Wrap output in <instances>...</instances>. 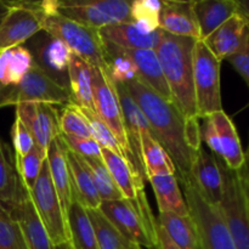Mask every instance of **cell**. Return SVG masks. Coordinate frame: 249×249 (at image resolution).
<instances>
[{
	"instance_id": "cell-42",
	"label": "cell",
	"mask_w": 249,
	"mask_h": 249,
	"mask_svg": "<svg viewBox=\"0 0 249 249\" xmlns=\"http://www.w3.org/2000/svg\"><path fill=\"white\" fill-rule=\"evenodd\" d=\"M11 139L15 150V158L24 157L36 147V142L31 131L17 116H15V122L12 124Z\"/></svg>"
},
{
	"instance_id": "cell-20",
	"label": "cell",
	"mask_w": 249,
	"mask_h": 249,
	"mask_svg": "<svg viewBox=\"0 0 249 249\" xmlns=\"http://www.w3.org/2000/svg\"><path fill=\"white\" fill-rule=\"evenodd\" d=\"M162 33V29L146 32L134 22L111 24L99 29L102 40L125 50H156Z\"/></svg>"
},
{
	"instance_id": "cell-4",
	"label": "cell",
	"mask_w": 249,
	"mask_h": 249,
	"mask_svg": "<svg viewBox=\"0 0 249 249\" xmlns=\"http://www.w3.org/2000/svg\"><path fill=\"white\" fill-rule=\"evenodd\" d=\"M36 12L40 18L43 31L61 39L74 55L87 61L92 67L105 68L106 50H105L104 40L100 36L97 29L83 26L78 22L62 16L58 12L53 14Z\"/></svg>"
},
{
	"instance_id": "cell-45",
	"label": "cell",
	"mask_w": 249,
	"mask_h": 249,
	"mask_svg": "<svg viewBox=\"0 0 249 249\" xmlns=\"http://www.w3.org/2000/svg\"><path fill=\"white\" fill-rule=\"evenodd\" d=\"M236 173H237L241 189H242L243 195H245V198L246 201H247L249 208V143L247 151L245 152V160H243L242 167H241Z\"/></svg>"
},
{
	"instance_id": "cell-26",
	"label": "cell",
	"mask_w": 249,
	"mask_h": 249,
	"mask_svg": "<svg viewBox=\"0 0 249 249\" xmlns=\"http://www.w3.org/2000/svg\"><path fill=\"white\" fill-rule=\"evenodd\" d=\"M92 66L72 53L68 66V90L73 105L79 108L95 111L92 100Z\"/></svg>"
},
{
	"instance_id": "cell-11",
	"label": "cell",
	"mask_w": 249,
	"mask_h": 249,
	"mask_svg": "<svg viewBox=\"0 0 249 249\" xmlns=\"http://www.w3.org/2000/svg\"><path fill=\"white\" fill-rule=\"evenodd\" d=\"M34 209L45 228L53 246L70 242L71 236L63 209L50 179L48 163H44L40 175L33 189L28 192Z\"/></svg>"
},
{
	"instance_id": "cell-33",
	"label": "cell",
	"mask_w": 249,
	"mask_h": 249,
	"mask_svg": "<svg viewBox=\"0 0 249 249\" xmlns=\"http://www.w3.org/2000/svg\"><path fill=\"white\" fill-rule=\"evenodd\" d=\"M24 191L15 160L12 162L10 148L0 138V206L9 207L14 204Z\"/></svg>"
},
{
	"instance_id": "cell-24",
	"label": "cell",
	"mask_w": 249,
	"mask_h": 249,
	"mask_svg": "<svg viewBox=\"0 0 249 249\" xmlns=\"http://www.w3.org/2000/svg\"><path fill=\"white\" fill-rule=\"evenodd\" d=\"M67 160L73 197H75L87 209H99L102 201L97 194L94 180L89 168L85 164L84 158L67 147Z\"/></svg>"
},
{
	"instance_id": "cell-18",
	"label": "cell",
	"mask_w": 249,
	"mask_h": 249,
	"mask_svg": "<svg viewBox=\"0 0 249 249\" xmlns=\"http://www.w3.org/2000/svg\"><path fill=\"white\" fill-rule=\"evenodd\" d=\"M2 207V206H1ZM21 226L24 241L28 249H55L45 228L41 224L28 192L9 207H2Z\"/></svg>"
},
{
	"instance_id": "cell-10",
	"label": "cell",
	"mask_w": 249,
	"mask_h": 249,
	"mask_svg": "<svg viewBox=\"0 0 249 249\" xmlns=\"http://www.w3.org/2000/svg\"><path fill=\"white\" fill-rule=\"evenodd\" d=\"M57 12L72 21L94 29L130 22L128 0H63L57 1Z\"/></svg>"
},
{
	"instance_id": "cell-22",
	"label": "cell",
	"mask_w": 249,
	"mask_h": 249,
	"mask_svg": "<svg viewBox=\"0 0 249 249\" xmlns=\"http://www.w3.org/2000/svg\"><path fill=\"white\" fill-rule=\"evenodd\" d=\"M160 29L172 36L201 40L194 11V1H163Z\"/></svg>"
},
{
	"instance_id": "cell-13",
	"label": "cell",
	"mask_w": 249,
	"mask_h": 249,
	"mask_svg": "<svg viewBox=\"0 0 249 249\" xmlns=\"http://www.w3.org/2000/svg\"><path fill=\"white\" fill-rule=\"evenodd\" d=\"M33 58V65L61 87L68 89V66L72 51L61 39L40 31L24 44Z\"/></svg>"
},
{
	"instance_id": "cell-30",
	"label": "cell",
	"mask_w": 249,
	"mask_h": 249,
	"mask_svg": "<svg viewBox=\"0 0 249 249\" xmlns=\"http://www.w3.org/2000/svg\"><path fill=\"white\" fill-rule=\"evenodd\" d=\"M67 225L74 249H100L88 209L75 197L68 209Z\"/></svg>"
},
{
	"instance_id": "cell-16",
	"label": "cell",
	"mask_w": 249,
	"mask_h": 249,
	"mask_svg": "<svg viewBox=\"0 0 249 249\" xmlns=\"http://www.w3.org/2000/svg\"><path fill=\"white\" fill-rule=\"evenodd\" d=\"M118 91L119 102H121L122 113H123L124 126H125L126 139H128L129 148L135 162L136 172L141 179L145 181L146 175L142 163V152H141V140L145 131L151 130L146 117L138 106L130 92L126 89L125 84H116Z\"/></svg>"
},
{
	"instance_id": "cell-1",
	"label": "cell",
	"mask_w": 249,
	"mask_h": 249,
	"mask_svg": "<svg viewBox=\"0 0 249 249\" xmlns=\"http://www.w3.org/2000/svg\"><path fill=\"white\" fill-rule=\"evenodd\" d=\"M125 87L147 119L152 135L172 158L179 182L191 179L192 163L197 152L190 147L187 140L189 119L173 102L163 99L141 80H133Z\"/></svg>"
},
{
	"instance_id": "cell-14",
	"label": "cell",
	"mask_w": 249,
	"mask_h": 249,
	"mask_svg": "<svg viewBox=\"0 0 249 249\" xmlns=\"http://www.w3.org/2000/svg\"><path fill=\"white\" fill-rule=\"evenodd\" d=\"M10 9L0 23V53L24 45L32 36L43 31L38 14L29 2L9 1Z\"/></svg>"
},
{
	"instance_id": "cell-34",
	"label": "cell",
	"mask_w": 249,
	"mask_h": 249,
	"mask_svg": "<svg viewBox=\"0 0 249 249\" xmlns=\"http://www.w3.org/2000/svg\"><path fill=\"white\" fill-rule=\"evenodd\" d=\"M100 249H141L136 243L124 237L118 229L99 209H88Z\"/></svg>"
},
{
	"instance_id": "cell-32",
	"label": "cell",
	"mask_w": 249,
	"mask_h": 249,
	"mask_svg": "<svg viewBox=\"0 0 249 249\" xmlns=\"http://www.w3.org/2000/svg\"><path fill=\"white\" fill-rule=\"evenodd\" d=\"M141 152L146 179L168 174L177 175V169L172 158L162 145L156 140L151 130L143 133L141 140Z\"/></svg>"
},
{
	"instance_id": "cell-12",
	"label": "cell",
	"mask_w": 249,
	"mask_h": 249,
	"mask_svg": "<svg viewBox=\"0 0 249 249\" xmlns=\"http://www.w3.org/2000/svg\"><path fill=\"white\" fill-rule=\"evenodd\" d=\"M202 121V140L229 169L237 172L243 164L245 152L233 122L224 109L204 117Z\"/></svg>"
},
{
	"instance_id": "cell-50",
	"label": "cell",
	"mask_w": 249,
	"mask_h": 249,
	"mask_svg": "<svg viewBox=\"0 0 249 249\" xmlns=\"http://www.w3.org/2000/svg\"><path fill=\"white\" fill-rule=\"evenodd\" d=\"M141 249H142V248H141Z\"/></svg>"
},
{
	"instance_id": "cell-38",
	"label": "cell",
	"mask_w": 249,
	"mask_h": 249,
	"mask_svg": "<svg viewBox=\"0 0 249 249\" xmlns=\"http://www.w3.org/2000/svg\"><path fill=\"white\" fill-rule=\"evenodd\" d=\"M163 2L158 0H134L130 1V22L146 32L160 29V11Z\"/></svg>"
},
{
	"instance_id": "cell-40",
	"label": "cell",
	"mask_w": 249,
	"mask_h": 249,
	"mask_svg": "<svg viewBox=\"0 0 249 249\" xmlns=\"http://www.w3.org/2000/svg\"><path fill=\"white\" fill-rule=\"evenodd\" d=\"M80 109L83 111L88 123H89L91 138L99 143L100 147L106 148V150L112 151V152L124 157L123 150H122L121 145H119V142L117 141V139L114 138L113 133H112L111 129L106 125V123H105L99 116H97L96 112L89 111V109H84V108H80Z\"/></svg>"
},
{
	"instance_id": "cell-39",
	"label": "cell",
	"mask_w": 249,
	"mask_h": 249,
	"mask_svg": "<svg viewBox=\"0 0 249 249\" xmlns=\"http://www.w3.org/2000/svg\"><path fill=\"white\" fill-rule=\"evenodd\" d=\"M61 134L74 138H91L90 126L82 109L71 104L58 112Z\"/></svg>"
},
{
	"instance_id": "cell-44",
	"label": "cell",
	"mask_w": 249,
	"mask_h": 249,
	"mask_svg": "<svg viewBox=\"0 0 249 249\" xmlns=\"http://www.w3.org/2000/svg\"><path fill=\"white\" fill-rule=\"evenodd\" d=\"M226 61L235 68L236 72L243 78L249 88V43L242 51L232 55Z\"/></svg>"
},
{
	"instance_id": "cell-37",
	"label": "cell",
	"mask_w": 249,
	"mask_h": 249,
	"mask_svg": "<svg viewBox=\"0 0 249 249\" xmlns=\"http://www.w3.org/2000/svg\"><path fill=\"white\" fill-rule=\"evenodd\" d=\"M45 160L46 152L41 151L36 146L24 157L15 158L17 174H18L19 180H21L22 186L24 187L27 192L31 191L34 185H36Z\"/></svg>"
},
{
	"instance_id": "cell-7",
	"label": "cell",
	"mask_w": 249,
	"mask_h": 249,
	"mask_svg": "<svg viewBox=\"0 0 249 249\" xmlns=\"http://www.w3.org/2000/svg\"><path fill=\"white\" fill-rule=\"evenodd\" d=\"M29 102L62 107L73 104L70 90L61 87L34 65L18 84L0 90V108L16 107L17 105Z\"/></svg>"
},
{
	"instance_id": "cell-41",
	"label": "cell",
	"mask_w": 249,
	"mask_h": 249,
	"mask_svg": "<svg viewBox=\"0 0 249 249\" xmlns=\"http://www.w3.org/2000/svg\"><path fill=\"white\" fill-rule=\"evenodd\" d=\"M0 249H28L21 226L0 206Z\"/></svg>"
},
{
	"instance_id": "cell-46",
	"label": "cell",
	"mask_w": 249,
	"mask_h": 249,
	"mask_svg": "<svg viewBox=\"0 0 249 249\" xmlns=\"http://www.w3.org/2000/svg\"><path fill=\"white\" fill-rule=\"evenodd\" d=\"M156 236H157V243H156L155 249H180L170 240L162 226L157 223V219H156Z\"/></svg>"
},
{
	"instance_id": "cell-43",
	"label": "cell",
	"mask_w": 249,
	"mask_h": 249,
	"mask_svg": "<svg viewBox=\"0 0 249 249\" xmlns=\"http://www.w3.org/2000/svg\"><path fill=\"white\" fill-rule=\"evenodd\" d=\"M66 146L77 155L84 158H100L101 147L92 138H74V136L62 135Z\"/></svg>"
},
{
	"instance_id": "cell-29",
	"label": "cell",
	"mask_w": 249,
	"mask_h": 249,
	"mask_svg": "<svg viewBox=\"0 0 249 249\" xmlns=\"http://www.w3.org/2000/svg\"><path fill=\"white\" fill-rule=\"evenodd\" d=\"M33 66L31 53L24 45L0 53V90L18 84Z\"/></svg>"
},
{
	"instance_id": "cell-48",
	"label": "cell",
	"mask_w": 249,
	"mask_h": 249,
	"mask_svg": "<svg viewBox=\"0 0 249 249\" xmlns=\"http://www.w3.org/2000/svg\"><path fill=\"white\" fill-rule=\"evenodd\" d=\"M9 9H10L9 1H2V0H0V23H1V21L4 19L5 15L7 14Z\"/></svg>"
},
{
	"instance_id": "cell-31",
	"label": "cell",
	"mask_w": 249,
	"mask_h": 249,
	"mask_svg": "<svg viewBox=\"0 0 249 249\" xmlns=\"http://www.w3.org/2000/svg\"><path fill=\"white\" fill-rule=\"evenodd\" d=\"M157 223L180 249H199L197 229L191 215L160 213Z\"/></svg>"
},
{
	"instance_id": "cell-28",
	"label": "cell",
	"mask_w": 249,
	"mask_h": 249,
	"mask_svg": "<svg viewBox=\"0 0 249 249\" xmlns=\"http://www.w3.org/2000/svg\"><path fill=\"white\" fill-rule=\"evenodd\" d=\"M147 180L155 192L160 213L189 215V208L180 189L177 175H160V177H152Z\"/></svg>"
},
{
	"instance_id": "cell-17",
	"label": "cell",
	"mask_w": 249,
	"mask_h": 249,
	"mask_svg": "<svg viewBox=\"0 0 249 249\" xmlns=\"http://www.w3.org/2000/svg\"><path fill=\"white\" fill-rule=\"evenodd\" d=\"M203 41L219 61L228 60L242 51L249 43V24L236 12Z\"/></svg>"
},
{
	"instance_id": "cell-3",
	"label": "cell",
	"mask_w": 249,
	"mask_h": 249,
	"mask_svg": "<svg viewBox=\"0 0 249 249\" xmlns=\"http://www.w3.org/2000/svg\"><path fill=\"white\" fill-rule=\"evenodd\" d=\"M100 211L129 241L142 249L156 248V218L148 204L145 190L139 192L133 199L102 201Z\"/></svg>"
},
{
	"instance_id": "cell-35",
	"label": "cell",
	"mask_w": 249,
	"mask_h": 249,
	"mask_svg": "<svg viewBox=\"0 0 249 249\" xmlns=\"http://www.w3.org/2000/svg\"><path fill=\"white\" fill-rule=\"evenodd\" d=\"M105 43L106 50V66L104 70L114 84H128L139 79L138 70L133 61L125 55L123 49L117 48L112 44Z\"/></svg>"
},
{
	"instance_id": "cell-6",
	"label": "cell",
	"mask_w": 249,
	"mask_h": 249,
	"mask_svg": "<svg viewBox=\"0 0 249 249\" xmlns=\"http://www.w3.org/2000/svg\"><path fill=\"white\" fill-rule=\"evenodd\" d=\"M220 63L203 41L196 40L192 55V72L197 117L199 119L223 111Z\"/></svg>"
},
{
	"instance_id": "cell-2",
	"label": "cell",
	"mask_w": 249,
	"mask_h": 249,
	"mask_svg": "<svg viewBox=\"0 0 249 249\" xmlns=\"http://www.w3.org/2000/svg\"><path fill=\"white\" fill-rule=\"evenodd\" d=\"M195 44L196 39L172 36L163 32L155 50L172 94L173 104L186 119L198 118L192 72Z\"/></svg>"
},
{
	"instance_id": "cell-27",
	"label": "cell",
	"mask_w": 249,
	"mask_h": 249,
	"mask_svg": "<svg viewBox=\"0 0 249 249\" xmlns=\"http://www.w3.org/2000/svg\"><path fill=\"white\" fill-rule=\"evenodd\" d=\"M101 158L123 198L133 199L145 190V181L134 173L125 158L106 148H101Z\"/></svg>"
},
{
	"instance_id": "cell-5",
	"label": "cell",
	"mask_w": 249,
	"mask_h": 249,
	"mask_svg": "<svg viewBox=\"0 0 249 249\" xmlns=\"http://www.w3.org/2000/svg\"><path fill=\"white\" fill-rule=\"evenodd\" d=\"M181 184L189 213L197 229L199 249H236L218 207L204 198L191 179Z\"/></svg>"
},
{
	"instance_id": "cell-21",
	"label": "cell",
	"mask_w": 249,
	"mask_h": 249,
	"mask_svg": "<svg viewBox=\"0 0 249 249\" xmlns=\"http://www.w3.org/2000/svg\"><path fill=\"white\" fill-rule=\"evenodd\" d=\"M46 163L50 173V179L60 199L63 213L67 218L68 209L73 199V192L67 160V147L61 135L49 146L46 151Z\"/></svg>"
},
{
	"instance_id": "cell-36",
	"label": "cell",
	"mask_w": 249,
	"mask_h": 249,
	"mask_svg": "<svg viewBox=\"0 0 249 249\" xmlns=\"http://www.w3.org/2000/svg\"><path fill=\"white\" fill-rule=\"evenodd\" d=\"M84 162L89 168L90 174H91L95 187H96L101 201H116V199L123 198L121 191L114 184L113 179H112L111 174H109L108 169L105 165L101 157L84 158Z\"/></svg>"
},
{
	"instance_id": "cell-47",
	"label": "cell",
	"mask_w": 249,
	"mask_h": 249,
	"mask_svg": "<svg viewBox=\"0 0 249 249\" xmlns=\"http://www.w3.org/2000/svg\"><path fill=\"white\" fill-rule=\"evenodd\" d=\"M237 14H240L249 24V0H236Z\"/></svg>"
},
{
	"instance_id": "cell-25",
	"label": "cell",
	"mask_w": 249,
	"mask_h": 249,
	"mask_svg": "<svg viewBox=\"0 0 249 249\" xmlns=\"http://www.w3.org/2000/svg\"><path fill=\"white\" fill-rule=\"evenodd\" d=\"M194 11L201 40H204L237 12V6L236 0H198L194 1Z\"/></svg>"
},
{
	"instance_id": "cell-19",
	"label": "cell",
	"mask_w": 249,
	"mask_h": 249,
	"mask_svg": "<svg viewBox=\"0 0 249 249\" xmlns=\"http://www.w3.org/2000/svg\"><path fill=\"white\" fill-rule=\"evenodd\" d=\"M191 180L204 198L218 207L223 198V174L215 155L201 147L195 156Z\"/></svg>"
},
{
	"instance_id": "cell-8",
	"label": "cell",
	"mask_w": 249,
	"mask_h": 249,
	"mask_svg": "<svg viewBox=\"0 0 249 249\" xmlns=\"http://www.w3.org/2000/svg\"><path fill=\"white\" fill-rule=\"evenodd\" d=\"M91 74L92 100H94L95 112L106 123V125L111 129L114 138L117 139L122 150H123L124 157L128 160L130 167L133 168L134 173L140 178V175L136 172L135 162H134L130 148H129L125 126H124L123 113H122L121 102H119L116 84L112 82V79L108 77V74H107L104 68L92 67Z\"/></svg>"
},
{
	"instance_id": "cell-23",
	"label": "cell",
	"mask_w": 249,
	"mask_h": 249,
	"mask_svg": "<svg viewBox=\"0 0 249 249\" xmlns=\"http://www.w3.org/2000/svg\"><path fill=\"white\" fill-rule=\"evenodd\" d=\"M125 55L130 58L138 70L139 80L147 85L148 88L157 92L158 95L165 99L167 101H172V94L165 82L160 60L155 50H125L123 49Z\"/></svg>"
},
{
	"instance_id": "cell-15",
	"label": "cell",
	"mask_w": 249,
	"mask_h": 249,
	"mask_svg": "<svg viewBox=\"0 0 249 249\" xmlns=\"http://www.w3.org/2000/svg\"><path fill=\"white\" fill-rule=\"evenodd\" d=\"M31 131L38 148L46 152L50 143L61 135L58 111L50 104H21L16 106V114Z\"/></svg>"
},
{
	"instance_id": "cell-9",
	"label": "cell",
	"mask_w": 249,
	"mask_h": 249,
	"mask_svg": "<svg viewBox=\"0 0 249 249\" xmlns=\"http://www.w3.org/2000/svg\"><path fill=\"white\" fill-rule=\"evenodd\" d=\"M218 160L223 174V198L218 208L236 249H249V208L237 173L229 169L220 158Z\"/></svg>"
},
{
	"instance_id": "cell-49",
	"label": "cell",
	"mask_w": 249,
	"mask_h": 249,
	"mask_svg": "<svg viewBox=\"0 0 249 249\" xmlns=\"http://www.w3.org/2000/svg\"><path fill=\"white\" fill-rule=\"evenodd\" d=\"M55 249H74L73 247L72 242H66V243H61V245H57L55 246Z\"/></svg>"
}]
</instances>
